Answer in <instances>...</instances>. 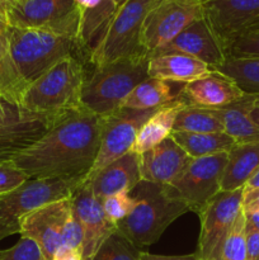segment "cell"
Here are the masks:
<instances>
[{"label":"cell","mask_w":259,"mask_h":260,"mask_svg":"<svg viewBox=\"0 0 259 260\" xmlns=\"http://www.w3.org/2000/svg\"><path fill=\"white\" fill-rule=\"evenodd\" d=\"M244 215H245V225L259 231V213H244Z\"/></svg>","instance_id":"b9f144b4"},{"label":"cell","mask_w":259,"mask_h":260,"mask_svg":"<svg viewBox=\"0 0 259 260\" xmlns=\"http://www.w3.org/2000/svg\"><path fill=\"white\" fill-rule=\"evenodd\" d=\"M187 103L188 102L180 95L175 101L157 108L154 114L141 126L132 145L131 151L140 155L168 139L172 134L178 113Z\"/></svg>","instance_id":"603a6c76"},{"label":"cell","mask_w":259,"mask_h":260,"mask_svg":"<svg viewBox=\"0 0 259 260\" xmlns=\"http://www.w3.org/2000/svg\"><path fill=\"white\" fill-rule=\"evenodd\" d=\"M226 56L233 58H259V30L234 41L226 48Z\"/></svg>","instance_id":"e575fe53"},{"label":"cell","mask_w":259,"mask_h":260,"mask_svg":"<svg viewBox=\"0 0 259 260\" xmlns=\"http://www.w3.org/2000/svg\"><path fill=\"white\" fill-rule=\"evenodd\" d=\"M244 188L220 192L198 213L201 231L198 238V260H220L223 243L243 210Z\"/></svg>","instance_id":"30bf717a"},{"label":"cell","mask_w":259,"mask_h":260,"mask_svg":"<svg viewBox=\"0 0 259 260\" xmlns=\"http://www.w3.org/2000/svg\"><path fill=\"white\" fill-rule=\"evenodd\" d=\"M215 70L233 79L245 94H259V58L228 57Z\"/></svg>","instance_id":"f1b7e54d"},{"label":"cell","mask_w":259,"mask_h":260,"mask_svg":"<svg viewBox=\"0 0 259 260\" xmlns=\"http://www.w3.org/2000/svg\"><path fill=\"white\" fill-rule=\"evenodd\" d=\"M7 20L9 27L47 28L78 37L80 10L74 0H14Z\"/></svg>","instance_id":"4fadbf2b"},{"label":"cell","mask_w":259,"mask_h":260,"mask_svg":"<svg viewBox=\"0 0 259 260\" xmlns=\"http://www.w3.org/2000/svg\"><path fill=\"white\" fill-rule=\"evenodd\" d=\"M244 94L233 79L217 70H211L201 78L184 84L180 95L193 106L220 108L238 101Z\"/></svg>","instance_id":"d6986e66"},{"label":"cell","mask_w":259,"mask_h":260,"mask_svg":"<svg viewBox=\"0 0 259 260\" xmlns=\"http://www.w3.org/2000/svg\"><path fill=\"white\" fill-rule=\"evenodd\" d=\"M173 131L193 132H223L222 123L211 108L187 103L178 113Z\"/></svg>","instance_id":"83f0119b"},{"label":"cell","mask_w":259,"mask_h":260,"mask_svg":"<svg viewBox=\"0 0 259 260\" xmlns=\"http://www.w3.org/2000/svg\"><path fill=\"white\" fill-rule=\"evenodd\" d=\"M163 53H183L207 63L212 70L222 65L228 58L225 48L211 29L205 17L183 29L174 40L152 53L150 57Z\"/></svg>","instance_id":"e0dca14e"},{"label":"cell","mask_w":259,"mask_h":260,"mask_svg":"<svg viewBox=\"0 0 259 260\" xmlns=\"http://www.w3.org/2000/svg\"><path fill=\"white\" fill-rule=\"evenodd\" d=\"M76 4V7L79 8L80 12H86V10L95 9L96 7L102 4L103 0H74Z\"/></svg>","instance_id":"60d3db41"},{"label":"cell","mask_w":259,"mask_h":260,"mask_svg":"<svg viewBox=\"0 0 259 260\" xmlns=\"http://www.w3.org/2000/svg\"><path fill=\"white\" fill-rule=\"evenodd\" d=\"M152 0H126L118 8L88 62L106 65L122 58L147 57L141 46V28Z\"/></svg>","instance_id":"52a82bcc"},{"label":"cell","mask_w":259,"mask_h":260,"mask_svg":"<svg viewBox=\"0 0 259 260\" xmlns=\"http://www.w3.org/2000/svg\"><path fill=\"white\" fill-rule=\"evenodd\" d=\"M8 28L0 32V96L10 104L22 107L29 84L20 74L9 47Z\"/></svg>","instance_id":"d4e9b609"},{"label":"cell","mask_w":259,"mask_h":260,"mask_svg":"<svg viewBox=\"0 0 259 260\" xmlns=\"http://www.w3.org/2000/svg\"><path fill=\"white\" fill-rule=\"evenodd\" d=\"M149 57L122 58L96 66L86 74L81 104L99 117H107L123 107L135 88L149 79Z\"/></svg>","instance_id":"277c9868"},{"label":"cell","mask_w":259,"mask_h":260,"mask_svg":"<svg viewBox=\"0 0 259 260\" xmlns=\"http://www.w3.org/2000/svg\"><path fill=\"white\" fill-rule=\"evenodd\" d=\"M28 179V175L12 160L0 161V196L12 192Z\"/></svg>","instance_id":"836d02e7"},{"label":"cell","mask_w":259,"mask_h":260,"mask_svg":"<svg viewBox=\"0 0 259 260\" xmlns=\"http://www.w3.org/2000/svg\"><path fill=\"white\" fill-rule=\"evenodd\" d=\"M156 109L137 111L122 107L114 113L102 117L103 122L98 155L84 183L90 182L107 165L131 151L141 126L154 114Z\"/></svg>","instance_id":"8fae6325"},{"label":"cell","mask_w":259,"mask_h":260,"mask_svg":"<svg viewBox=\"0 0 259 260\" xmlns=\"http://www.w3.org/2000/svg\"><path fill=\"white\" fill-rule=\"evenodd\" d=\"M136 201L130 192L117 193L103 200V208L107 218L117 228L122 220L127 217L135 208Z\"/></svg>","instance_id":"1f68e13d"},{"label":"cell","mask_w":259,"mask_h":260,"mask_svg":"<svg viewBox=\"0 0 259 260\" xmlns=\"http://www.w3.org/2000/svg\"><path fill=\"white\" fill-rule=\"evenodd\" d=\"M141 182L140 155L128 151L107 165L88 184L99 200L122 192H131Z\"/></svg>","instance_id":"ffe728a7"},{"label":"cell","mask_w":259,"mask_h":260,"mask_svg":"<svg viewBox=\"0 0 259 260\" xmlns=\"http://www.w3.org/2000/svg\"><path fill=\"white\" fill-rule=\"evenodd\" d=\"M192 157L172 139L168 137L152 149L140 154L141 180L156 184H170Z\"/></svg>","instance_id":"ac0fdd59"},{"label":"cell","mask_w":259,"mask_h":260,"mask_svg":"<svg viewBox=\"0 0 259 260\" xmlns=\"http://www.w3.org/2000/svg\"><path fill=\"white\" fill-rule=\"evenodd\" d=\"M85 78V62L76 55L68 56L29 84L22 107L57 118L79 111L84 108L81 91Z\"/></svg>","instance_id":"3957f363"},{"label":"cell","mask_w":259,"mask_h":260,"mask_svg":"<svg viewBox=\"0 0 259 260\" xmlns=\"http://www.w3.org/2000/svg\"><path fill=\"white\" fill-rule=\"evenodd\" d=\"M246 233V260H259V231L248 228Z\"/></svg>","instance_id":"8d00e7d4"},{"label":"cell","mask_w":259,"mask_h":260,"mask_svg":"<svg viewBox=\"0 0 259 260\" xmlns=\"http://www.w3.org/2000/svg\"><path fill=\"white\" fill-rule=\"evenodd\" d=\"M8 36L13 58L28 84L68 56L76 55L83 60L78 37L70 33L47 28L9 27Z\"/></svg>","instance_id":"5b68a950"},{"label":"cell","mask_w":259,"mask_h":260,"mask_svg":"<svg viewBox=\"0 0 259 260\" xmlns=\"http://www.w3.org/2000/svg\"><path fill=\"white\" fill-rule=\"evenodd\" d=\"M83 183V179L66 178L28 179L0 196V241L20 233V220L25 215L47 203L70 198Z\"/></svg>","instance_id":"8992f818"},{"label":"cell","mask_w":259,"mask_h":260,"mask_svg":"<svg viewBox=\"0 0 259 260\" xmlns=\"http://www.w3.org/2000/svg\"><path fill=\"white\" fill-rule=\"evenodd\" d=\"M139 249L116 229V231L102 244L91 260H139Z\"/></svg>","instance_id":"f546056e"},{"label":"cell","mask_w":259,"mask_h":260,"mask_svg":"<svg viewBox=\"0 0 259 260\" xmlns=\"http://www.w3.org/2000/svg\"><path fill=\"white\" fill-rule=\"evenodd\" d=\"M259 170V142L236 144L228 152V162L221 180V192L244 188Z\"/></svg>","instance_id":"cb8c5ba5"},{"label":"cell","mask_w":259,"mask_h":260,"mask_svg":"<svg viewBox=\"0 0 259 260\" xmlns=\"http://www.w3.org/2000/svg\"><path fill=\"white\" fill-rule=\"evenodd\" d=\"M139 260H198L197 254H188V255H156V254H150L140 251Z\"/></svg>","instance_id":"f35d334b"},{"label":"cell","mask_w":259,"mask_h":260,"mask_svg":"<svg viewBox=\"0 0 259 260\" xmlns=\"http://www.w3.org/2000/svg\"><path fill=\"white\" fill-rule=\"evenodd\" d=\"M179 96L180 94H173L172 85L168 81L149 78L132 90L123 107L137 111L155 109L175 101Z\"/></svg>","instance_id":"4316f807"},{"label":"cell","mask_w":259,"mask_h":260,"mask_svg":"<svg viewBox=\"0 0 259 260\" xmlns=\"http://www.w3.org/2000/svg\"><path fill=\"white\" fill-rule=\"evenodd\" d=\"M61 240H62V246H68V248L74 249V250L80 251V253L83 250V230H81L78 217L74 212V208L65 228H63Z\"/></svg>","instance_id":"d590c367"},{"label":"cell","mask_w":259,"mask_h":260,"mask_svg":"<svg viewBox=\"0 0 259 260\" xmlns=\"http://www.w3.org/2000/svg\"><path fill=\"white\" fill-rule=\"evenodd\" d=\"M212 69L203 61L183 53H163L149 58V78L159 79L168 83L187 84Z\"/></svg>","instance_id":"44dd1931"},{"label":"cell","mask_w":259,"mask_h":260,"mask_svg":"<svg viewBox=\"0 0 259 260\" xmlns=\"http://www.w3.org/2000/svg\"><path fill=\"white\" fill-rule=\"evenodd\" d=\"M203 14L225 52L234 41L259 30V0H205Z\"/></svg>","instance_id":"5bb4252c"},{"label":"cell","mask_w":259,"mask_h":260,"mask_svg":"<svg viewBox=\"0 0 259 260\" xmlns=\"http://www.w3.org/2000/svg\"><path fill=\"white\" fill-rule=\"evenodd\" d=\"M226 162L228 152L190 159L168 189L198 215L221 192Z\"/></svg>","instance_id":"9c48e42d"},{"label":"cell","mask_w":259,"mask_h":260,"mask_svg":"<svg viewBox=\"0 0 259 260\" xmlns=\"http://www.w3.org/2000/svg\"><path fill=\"white\" fill-rule=\"evenodd\" d=\"M170 137L189 155L192 159L229 152L236 145L235 140L225 132H193L172 131Z\"/></svg>","instance_id":"484cf974"},{"label":"cell","mask_w":259,"mask_h":260,"mask_svg":"<svg viewBox=\"0 0 259 260\" xmlns=\"http://www.w3.org/2000/svg\"><path fill=\"white\" fill-rule=\"evenodd\" d=\"M103 118L81 108L58 119L38 141L12 161L29 179H83L93 168Z\"/></svg>","instance_id":"6da1fadb"},{"label":"cell","mask_w":259,"mask_h":260,"mask_svg":"<svg viewBox=\"0 0 259 260\" xmlns=\"http://www.w3.org/2000/svg\"><path fill=\"white\" fill-rule=\"evenodd\" d=\"M74 212L83 230V260H91L102 244L116 231L107 218L103 200L95 197L88 183H83L71 197Z\"/></svg>","instance_id":"2e32d148"},{"label":"cell","mask_w":259,"mask_h":260,"mask_svg":"<svg viewBox=\"0 0 259 260\" xmlns=\"http://www.w3.org/2000/svg\"><path fill=\"white\" fill-rule=\"evenodd\" d=\"M0 260H45L36 241L29 238H20L14 246L0 250Z\"/></svg>","instance_id":"d6a6232c"},{"label":"cell","mask_w":259,"mask_h":260,"mask_svg":"<svg viewBox=\"0 0 259 260\" xmlns=\"http://www.w3.org/2000/svg\"><path fill=\"white\" fill-rule=\"evenodd\" d=\"M220 260H246L245 215L243 210L240 211L230 233L226 236Z\"/></svg>","instance_id":"4dcf8cb0"},{"label":"cell","mask_w":259,"mask_h":260,"mask_svg":"<svg viewBox=\"0 0 259 260\" xmlns=\"http://www.w3.org/2000/svg\"><path fill=\"white\" fill-rule=\"evenodd\" d=\"M256 94H244L241 98L220 108H211L222 123L223 132L236 144L259 142V128L250 116Z\"/></svg>","instance_id":"7402d4cb"},{"label":"cell","mask_w":259,"mask_h":260,"mask_svg":"<svg viewBox=\"0 0 259 260\" xmlns=\"http://www.w3.org/2000/svg\"><path fill=\"white\" fill-rule=\"evenodd\" d=\"M8 28H9V24H8L7 17L0 14V32H4V30H7Z\"/></svg>","instance_id":"bcb514c9"},{"label":"cell","mask_w":259,"mask_h":260,"mask_svg":"<svg viewBox=\"0 0 259 260\" xmlns=\"http://www.w3.org/2000/svg\"><path fill=\"white\" fill-rule=\"evenodd\" d=\"M0 98H2V96H0Z\"/></svg>","instance_id":"c3c4849f"},{"label":"cell","mask_w":259,"mask_h":260,"mask_svg":"<svg viewBox=\"0 0 259 260\" xmlns=\"http://www.w3.org/2000/svg\"><path fill=\"white\" fill-rule=\"evenodd\" d=\"M203 17V0H152L142 23V50L150 58L188 25Z\"/></svg>","instance_id":"ba28073f"},{"label":"cell","mask_w":259,"mask_h":260,"mask_svg":"<svg viewBox=\"0 0 259 260\" xmlns=\"http://www.w3.org/2000/svg\"><path fill=\"white\" fill-rule=\"evenodd\" d=\"M52 260H83L80 251L74 250L68 246H61L53 255Z\"/></svg>","instance_id":"ab89813d"},{"label":"cell","mask_w":259,"mask_h":260,"mask_svg":"<svg viewBox=\"0 0 259 260\" xmlns=\"http://www.w3.org/2000/svg\"><path fill=\"white\" fill-rule=\"evenodd\" d=\"M250 116L253 122L255 123V126L259 128V94H256V98L255 101H254L253 107H251Z\"/></svg>","instance_id":"ee69618b"},{"label":"cell","mask_w":259,"mask_h":260,"mask_svg":"<svg viewBox=\"0 0 259 260\" xmlns=\"http://www.w3.org/2000/svg\"><path fill=\"white\" fill-rule=\"evenodd\" d=\"M130 194L136 205L132 212L117 225V231L137 249L156 243L178 217L189 211L167 184L141 180Z\"/></svg>","instance_id":"7a4b0ae2"},{"label":"cell","mask_w":259,"mask_h":260,"mask_svg":"<svg viewBox=\"0 0 259 260\" xmlns=\"http://www.w3.org/2000/svg\"><path fill=\"white\" fill-rule=\"evenodd\" d=\"M13 2H14V0H0V14L7 17L8 9H9L10 5L13 4Z\"/></svg>","instance_id":"f6af8a7d"},{"label":"cell","mask_w":259,"mask_h":260,"mask_svg":"<svg viewBox=\"0 0 259 260\" xmlns=\"http://www.w3.org/2000/svg\"><path fill=\"white\" fill-rule=\"evenodd\" d=\"M71 197L47 203L20 220V236L36 241L45 260H52L62 246L63 228L73 212Z\"/></svg>","instance_id":"9a60e30c"},{"label":"cell","mask_w":259,"mask_h":260,"mask_svg":"<svg viewBox=\"0 0 259 260\" xmlns=\"http://www.w3.org/2000/svg\"><path fill=\"white\" fill-rule=\"evenodd\" d=\"M58 119L48 114L35 113L0 98V161L12 160L38 141Z\"/></svg>","instance_id":"7c38bea8"},{"label":"cell","mask_w":259,"mask_h":260,"mask_svg":"<svg viewBox=\"0 0 259 260\" xmlns=\"http://www.w3.org/2000/svg\"><path fill=\"white\" fill-rule=\"evenodd\" d=\"M243 211L244 213H259V189L244 194Z\"/></svg>","instance_id":"74e56055"},{"label":"cell","mask_w":259,"mask_h":260,"mask_svg":"<svg viewBox=\"0 0 259 260\" xmlns=\"http://www.w3.org/2000/svg\"><path fill=\"white\" fill-rule=\"evenodd\" d=\"M255 189H259V170L250 178V180L244 185V194L249 192H253V190Z\"/></svg>","instance_id":"7bdbcfd3"},{"label":"cell","mask_w":259,"mask_h":260,"mask_svg":"<svg viewBox=\"0 0 259 260\" xmlns=\"http://www.w3.org/2000/svg\"><path fill=\"white\" fill-rule=\"evenodd\" d=\"M203 2H205V0H203Z\"/></svg>","instance_id":"7dc6e473"}]
</instances>
